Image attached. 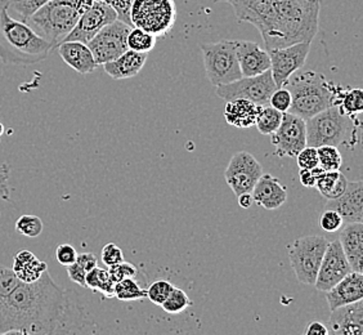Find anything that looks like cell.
<instances>
[{
  "label": "cell",
  "mask_w": 363,
  "mask_h": 335,
  "mask_svg": "<svg viewBox=\"0 0 363 335\" xmlns=\"http://www.w3.org/2000/svg\"><path fill=\"white\" fill-rule=\"evenodd\" d=\"M69 295L48 271L34 282H20L0 307V334L72 333Z\"/></svg>",
  "instance_id": "1"
},
{
  "label": "cell",
  "mask_w": 363,
  "mask_h": 335,
  "mask_svg": "<svg viewBox=\"0 0 363 335\" xmlns=\"http://www.w3.org/2000/svg\"><path fill=\"white\" fill-rule=\"evenodd\" d=\"M52 45L23 21L8 12V1H0V61L12 66H31L47 60Z\"/></svg>",
  "instance_id": "2"
},
{
  "label": "cell",
  "mask_w": 363,
  "mask_h": 335,
  "mask_svg": "<svg viewBox=\"0 0 363 335\" xmlns=\"http://www.w3.org/2000/svg\"><path fill=\"white\" fill-rule=\"evenodd\" d=\"M284 87L291 93L289 112L304 120L311 119L330 106L339 105L342 92L315 71L293 74Z\"/></svg>",
  "instance_id": "3"
},
{
  "label": "cell",
  "mask_w": 363,
  "mask_h": 335,
  "mask_svg": "<svg viewBox=\"0 0 363 335\" xmlns=\"http://www.w3.org/2000/svg\"><path fill=\"white\" fill-rule=\"evenodd\" d=\"M82 14L77 0H49L26 23L55 49L65 42Z\"/></svg>",
  "instance_id": "4"
},
{
  "label": "cell",
  "mask_w": 363,
  "mask_h": 335,
  "mask_svg": "<svg viewBox=\"0 0 363 335\" xmlns=\"http://www.w3.org/2000/svg\"><path fill=\"white\" fill-rule=\"evenodd\" d=\"M174 0H133L130 6V22L156 38L165 36L177 21Z\"/></svg>",
  "instance_id": "5"
},
{
  "label": "cell",
  "mask_w": 363,
  "mask_h": 335,
  "mask_svg": "<svg viewBox=\"0 0 363 335\" xmlns=\"http://www.w3.org/2000/svg\"><path fill=\"white\" fill-rule=\"evenodd\" d=\"M201 52L206 77L214 87L230 84L242 77L236 55V40L203 44Z\"/></svg>",
  "instance_id": "6"
},
{
  "label": "cell",
  "mask_w": 363,
  "mask_h": 335,
  "mask_svg": "<svg viewBox=\"0 0 363 335\" xmlns=\"http://www.w3.org/2000/svg\"><path fill=\"white\" fill-rule=\"evenodd\" d=\"M328 240L321 235H308L296 238L289 246V259L296 279L301 284L315 285Z\"/></svg>",
  "instance_id": "7"
},
{
  "label": "cell",
  "mask_w": 363,
  "mask_h": 335,
  "mask_svg": "<svg viewBox=\"0 0 363 335\" xmlns=\"http://www.w3.org/2000/svg\"><path fill=\"white\" fill-rule=\"evenodd\" d=\"M350 116H347L337 105L306 120L307 146H340L348 132Z\"/></svg>",
  "instance_id": "8"
},
{
  "label": "cell",
  "mask_w": 363,
  "mask_h": 335,
  "mask_svg": "<svg viewBox=\"0 0 363 335\" xmlns=\"http://www.w3.org/2000/svg\"><path fill=\"white\" fill-rule=\"evenodd\" d=\"M276 88L277 87L269 69L255 77H242L236 82L218 85L217 94L224 101L244 98L257 105L264 106L269 104V98Z\"/></svg>",
  "instance_id": "9"
},
{
  "label": "cell",
  "mask_w": 363,
  "mask_h": 335,
  "mask_svg": "<svg viewBox=\"0 0 363 335\" xmlns=\"http://www.w3.org/2000/svg\"><path fill=\"white\" fill-rule=\"evenodd\" d=\"M132 28L133 26L125 22L115 20L98 31L91 42L86 44L98 66L116 60L128 50L126 39Z\"/></svg>",
  "instance_id": "10"
},
{
  "label": "cell",
  "mask_w": 363,
  "mask_h": 335,
  "mask_svg": "<svg viewBox=\"0 0 363 335\" xmlns=\"http://www.w3.org/2000/svg\"><path fill=\"white\" fill-rule=\"evenodd\" d=\"M272 145L276 147V156L295 158L307 146L306 120L291 112H285L282 115L281 126L272 134Z\"/></svg>",
  "instance_id": "11"
},
{
  "label": "cell",
  "mask_w": 363,
  "mask_h": 335,
  "mask_svg": "<svg viewBox=\"0 0 363 335\" xmlns=\"http://www.w3.org/2000/svg\"><path fill=\"white\" fill-rule=\"evenodd\" d=\"M262 175V164L250 153L240 151L232 156L224 177L233 194L238 196L244 192H252Z\"/></svg>",
  "instance_id": "12"
},
{
  "label": "cell",
  "mask_w": 363,
  "mask_h": 335,
  "mask_svg": "<svg viewBox=\"0 0 363 335\" xmlns=\"http://www.w3.org/2000/svg\"><path fill=\"white\" fill-rule=\"evenodd\" d=\"M312 43H296L285 48L269 49L271 72L277 88L284 87L290 77L306 65Z\"/></svg>",
  "instance_id": "13"
},
{
  "label": "cell",
  "mask_w": 363,
  "mask_h": 335,
  "mask_svg": "<svg viewBox=\"0 0 363 335\" xmlns=\"http://www.w3.org/2000/svg\"><path fill=\"white\" fill-rule=\"evenodd\" d=\"M115 20H118L116 11L106 1L97 0L79 17L75 28L71 30L65 42L75 40L88 44L99 30H102L106 25L111 23Z\"/></svg>",
  "instance_id": "14"
},
{
  "label": "cell",
  "mask_w": 363,
  "mask_h": 335,
  "mask_svg": "<svg viewBox=\"0 0 363 335\" xmlns=\"http://www.w3.org/2000/svg\"><path fill=\"white\" fill-rule=\"evenodd\" d=\"M352 273L350 262L345 257L339 243V238L334 241H328V248L323 254L320 270L315 278V287L320 292H328L331 287Z\"/></svg>",
  "instance_id": "15"
},
{
  "label": "cell",
  "mask_w": 363,
  "mask_h": 335,
  "mask_svg": "<svg viewBox=\"0 0 363 335\" xmlns=\"http://www.w3.org/2000/svg\"><path fill=\"white\" fill-rule=\"evenodd\" d=\"M323 208L336 210L347 224L363 222V182L348 181L342 195L334 200H328Z\"/></svg>",
  "instance_id": "16"
},
{
  "label": "cell",
  "mask_w": 363,
  "mask_h": 335,
  "mask_svg": "<svg viewBox=\"0 0 363 335\" xmlns=\"http://www.w3.org/2000/svg\"><path fill=\"white\" fill-rule=\"evenodd\" d=\"M326 326L328 334L363 335V300L333 309Z\"/></svg>",
  "instance_id": "17"
},
{
  "label": "cell",
  "mask_w": 363,
  "mask_h": 335,
  "mask_svg": "<svg viewBox=\"0 0 363 335\" xmlns=\"http://www.w3.org/2000/svg\"><path fill=\"white\" fill-rule=\"evenodd\" d=\"M236 55L242 77H255L271 69L268 50L258 43L250 40H236Z\"/></svg>",
  "instance_id": "18"
},
{
  "label": "cell",
  "mask_w": 363,
  "mask_h": 335,
  "mask_svg": "<svg viewBox=\"0 0 363 335\" xmlns=\"http://www.w3.org/2000/svg\"><path fill=\"white\" fill-rule=\"evenodd\" d=\"M325 293L330 311L363 300L362 273L352 271Z\"/></svg>",
  "instance_id": "19"
},
{
  "label": "cell",
  "mask_w": 363,
  "mask_h": 335,
  "mask_svg": "<svg viewBox=\"0 0 363 335\" xmlns=\"http://www.w3.org/2000/svg\"><path fill=\"white\" fill-rule=\"evenodd\" d=\"M254 203L267 210H276L286 203L287 190L279 178L262 175L252 191Z\"/></svg>",
  "instance_id": "20"
},
{
  "label": "cell",
  "mask_w": 363,
  "mask_h": 335,
  "mask_svg": "<svg viewBox=\"0 0 363 335\" xmlns=\"http://www.w3.org/2000/svg\"><path fill=\"white\" fill-rule=\"evenodd\" d=\"M285 0H214V3H230L240 22H249L257 28L274 8Z\"/></svg>",
  "instance_id": "21"
},
{
  "label": "cell",
  "mask_w": 363,
  "mask_h": 335,
  "mask_svg": "<svg viewBox=\"0 0 363 335\" xmlns=\"http://www.w3.org/2000/svg\"><path fill=\"white\" fill-rule=\"evenodd\" d=\"M58 53L72 70L82 75L91 74L98 67L91 49L84 43L75 40L61 43L58 45Z\"/></svg>",
  "instance_id": "22"
},
{
  "label": "cell",
  "mask_w": 363,
  "mask_h": 335,
  "mask_svg": "<svg viewBox=\"0 0 363 335\" xmlns=\"http://www.w3.org/2000/svg\"><path fill=\"white\" fill-rule=\"evenodd\" d=\"M342 251L350 262L352 271H363V222L347 224L339 236Z\"/></svg>",
  "instance_id": "23"
},
{
  "label": "cell",
  "mask_w": 363,
  "mask_h": 335,
  "mask_svg": "<svg viewBox=\"0 0 363 335\" xmlns=\"http://www.w3.org/2000/svg\"><path fill=\"white\" fill-rule=\"evenodd\" d=\"M147 57H148V53H142V52H135L132 49H128L116 60L105 63L102 66L105 69L106 74H108L115 80L130 79V77H137L140 74L146 63Z\"/></svg>",
  "instance_id": "24"
},
{
  "label": "cell",
  "mask_w": 363,
  "mask_h": 335,
  "mask_svg": "<svg viewBox=\"0 0 363 335\" xmlns=\"http://www.w3.org/2000/svg\"><path fill=\"white\" fill-rule=\"evenodd\" d=\"M262 106L254 104L244 98L227 101L224 118L225 121L238 129H249L255 126Z\"/></svg>",
  "instance_id": "25"
},
{
  "label": "cell",
  "mask_w": 363,
  "mask_h": 335,
  "mask_svg": "<svg viewBox=\"0 0 363 335\" xmlns=\"http://www.w3.org/2000/svg\"><path fill=\"white\" fill-rule=\"evenodd\" d=\"M12 271L21 282L30 284L40 279L43 273L48 271V265L47 262L36 258L33 251L23 249L17 251V254L14 256Z\"/></svg>",
  "instance_id": "26"
},
{
  "label": "cell",
  "mask_w": 363,
  "mask_h": 335,
  "mask_svg": "<svg viewBox=\"0 0 363 335\" xmlns=\"http://www.w3.org/2000/svg\"><path fill=\"white\" fill-rule=\"evenodd\" d=\"M347 186L348 180L340 170L323 172L315 183V187L326 200H334L339 197L345 191Z\"/></svg>",
  "instance_id": "27"
},
{
  "label": "cell",
  "mask_w": 363,
  "mask_h": 335,
  "mask_svg": "<svg viewBox=\"0 0 363 335\" xmlns=\"http://www.w3.org/2000/svg\"><path fill=\"white\" fill-rule=\"evenodd\" d=\"M86 287L91 289L93 292L104 294L107 298L113 297V289L115 282L110 276L108 270H104L99 267H94L89 273H86Z\"/></svg>",
  "instance_id": "28"
},
{
  "label": "cell",
  "mask_w": 363,
  "mask_h": 335,
  "mask_svg": "<svg viewBox=\"0 0 363 335\" xmlns=\"http://www.w3.org/2000/svg\"><path fill=\"white\" fill-rule=\"evenodd\" d=\"M282 115V112L277 111L271 105L262 106L255 121V126L258 128L259 133L263 136H272L281 126Z\"/></svg>",
  "instance_id": "29"
},
{
  "label": "cell",
  "mask_w": 363,
  "mask_h": 335,
  "mask_svg": "<svg viewBox=\"0 0 363 335\" xmlns=\"http://www.w3.org/2000/svg\"><path fill=\"white\" fill-rule=\"evenodd\" d=\"M339 107L347 116L354 118L363 111V92L361 88L342 91L339 99Z\"/></svg>",
  "instance_id": "30"
},
{
  "label": "cell",
  "mask_w": 363,
  "mask_h": 335,
  "mask_svg": "<svg viewBox=\"0 0 363 335\" xmlns=\"http://www.w3.org/2000/svg\"><path fill=\"white\" fill-rule=\"evenodd\" d=\"M113 297L124 302L140 300L147 298V290L142 289L134 278H128L115 284Z\"/></svg>",
  "instance_id": "31"
},
{
  "label": "cell",
  "mask_w": 363,
  "mask_h": 335,
  "mask_svg": "<svg viewBox=\"0 0 363 335\" xmlns=\"http://www.w3.org/2000/svg\"><path fill=\"white\" fill-rule=\"evenodd\" d=\"M156 42H157L156 36L140 28H132L128 35V39H126L128 49H132L135 52H142V53L151 52L155 48Z\"/></svg>",
  "instance_id": "32"
},
{
  "label": "cell",
  "mask_w": 363,
  "mask_h": 335,
  "mask_svg": "<svg viewBox=\"0 0 363 335\" xmlns=\"http://www.w3.org/2000/svg\"><path fill=\"white\" fill-rule=\"evenodd\" d=\"M191 306L192 300H189V294L179 287H174L160 307H162L167 314H179Z\"/></svg>",
  "instance_id": "33"
},
{
  "label": "cell",
  "mask_w": 363,
  "mask_h": 335,
  "mask_svg": "<svg viewBox=\"0 0 363 335\" xmlns=\"http://www.w3.org/2000/svg\"><path fill=\"white\" fill-rule=\"evenodd\" d=\"M318 153V167L325 172L330 170H340L342 165V156L335 146L317 147Z\"/></svg>",
  "instance_id": "34"
},
{
  "label": "cell",
  "mask_w": 363,
  "mask_h": 335,
  "mask_svg": "<svg viewBox=\"0 0 363 335\" xmlns=\"http://www.w3.org/2000/svg\"><path fill=\"white\" fill-rule=\"evenodd\" d=\"M43 229H44L43 221L38 216L25 214V216H20L16 222V231L28 238L40 236Z\"/></svg>",
  "instance_id": "35"
},
{
  "label": "cell",
  "mask_w": 363,
  "mask_h": 335,
  "mask_svg": "<svg viewBox=\"0 0 363 335\" xmlns=\"http://www.w3.org/2000/svg\"><path fill=\"white\" fill-rule=\"evenodd\" d=\"M48 1L49 0H8V8H12L16 13L20 14L21 21L28 22V18Z\"/></svg>",
  "instance_id": "36"
},
{
  "label": "cell",
  "mask_w": 363,
  "mask_h": 335,
  "mask_svg": "<svg viewBox=\"0 0 363 335\" xmlns=\"http://www.w3.org/2000/svg\"><path fill=\"white\" fill-rule=\"evenodd\" d=\"M173 289L174 285L168 280H157L147 289V298L156 306H161Z\"/></svg>",
  "instance_id": "37"
},
{
  "label": "cell",
  "mask_w": 363,
  "mask_h": 335,
  "mask_svg": "<svg viewBox=\"0 0 363 335\" xmlns=\"http://www.w3.org/2000/svg\"><path fill=\"white\" fill-rule=\"evenodd\" d=\"M21 281L16 278L12 268L0 263V307Z\"/></svg>",
  "instance_id": "38"
},
{
  "label": "cell",
  "mask_w": 363,
  "mask_h": 335,
  "mask_svg": "<svg viewBox=\"0 0 363 335\" xmlns=\"http://www.w3.org/2000/svg\"><path fill=\"white\" fill-rule=\"evenodd\" d=\"M320 227L326 232H336L340 230L344 224L342 216L334 209H325L320 214Z\"/></svg>",
  "instance_id": "39"
},
{
  "label": "cell",
  "mask_w": 363,
  "mask_h": 335,
  "mask_svg": "<svg viewBox=\"0 0 363 335\" xmlns=\"http://www.w3.org/2000/svg\"><path fill=\"white\" fill-rule=\"evenodd\" d=\"M268 105L272 106L273 109H276L277 111L285 114L289 111L291 106V93L286 87L276 88V91L273 92L272 96L269 98Z\"/></svg>",
  "instance_id": "40"
},
{
  "label": "cell",
  "mask_w": 363,
  "mask_h": 335,
  "mask_svg": "<svg viewBox=\"0 0 363 335\" xmlns=\"http://www.w3.org/2000/svg\"><path fill=\"white\" fill-rule=\"evenodd\" d=\"M108 273H110V276L113 280V282L116 284L121 280L128 279V278H135L137 273H138V270L133 263L123 260L121 263L108 267Z\"/></svg>",
  "instance_id": "41"
},
{
  "label": "cell",
  "mask_w": 363,
  "mask_h": 335,
  "mask_svg": "<svg viewBox=\"0 0 363 335\" xmlns=\"http://www.w3.org/2000/svg\"><path fill=\"white\" fill-rule=\"evenodd\" d=\"M295 158L299 169H313L318 167L317 147L306 146Z\"/></svg>",
  "instance_id": "42"
},
{
  "label": "cell",
  "mask_w": 363,
  "mask_h": 335,
  "mask_svg": "<svg viewBox=\"0 0 363 335\" xmlns=\"http://www.w3.org/2000/svg\"><path fill=\"white\" fill-rule=\"evenodd\" d=\"M101 258L107 267L118 265V263H121L123 260H125L123 251L115 243H108L102 248Z\"/></svg>",
  "instance_id": "43"
},
{
  "label": "cell",
  "mask_w": 363,
  "mask_h": 335,
  "mask_svg": "<svg viewBox=\"0 0 363 335\" xmlns=\"http://www.w3.org/2000/svg\"><path fill=\"white\" fill-rule=\"evenodd\" d=\"M106 1L107 4H110L118 13V20L120 21L125 22L128 25L132 26V22H130V6L133 3V0H102Z\"/></svg>",
  "instance_id": "44"
},
{
  "label": "cell",
  "mask_w": 363,
  "mask_h": 335,
  "mask_svg": "<svg viewBox=\"0 0 363 335\" xmlns=\"http://www.w3.org/2000/svg\"><path fill=\"white\" fill-rule=\"evenodd\" d=\"M77 251L72 245L62 244L57 248L56 258L58 263L62 265H70L71 263L77 262Z\"/></svg>",
  "instance_id": "45"
},
{
  "label": "cell",
  "mask_w": 363,
  "mask_h": 335,
  "mask_svg": "<svg viewBox=\"0 0 363 335\" xmlns=\"http://www.w3.org/2000/svg\"><path fill=\"white\" fill-rule=\"evenodd\" d=\"M323 172L325 170L321 167H315L313 169H301L299 178H301V185L306 187H315V183Z\"/></svg>",
  "instance_id": "46"
},
{
  "label": "cell",
  "mask_w": 363,
  "mask_h": 335,
  "mask_svg": "<svg viewBox=\"0 0 363 335\" xmlns=\"http://www.w3.org/2000/svg\"><path fill=\"white\" fill-rule=\"evenodd\" d=\"M67 275L72 282H75L82 287H86V282H85L86 271L79 263L74 262L70 265H67Z\"/></svg>",
  "instance_id": "47"
},
{
  "label": "cell",
  "mask_w": 363,
  "mask_h": 335,
  "mask_svg": "<svg viewBox=\"0 0 363 335\" xmlns=\"http://www.w3.org/2000/svg\"><path fill=\"white\" fill-rule=\"evenodd\" d=\"M77 263L82 265L86 273H89L94 267H97L98 258L93 253H83L77 254Z\"/></svg>",
  "instance_id": "48"
},
{
  "label": "cell",
  "mask_w": 363,
  "mask_h": 335,
  "mask_svg": "<svg viewBox=\"0 0 363 335\" xmlns=\"http://www.w3.org/2000/svg\"><path fill=\"white\" fill-rule=\"evenodd\" d=\"M306 335H328V329L322 322H309L307 329H306Z\"/></svg>",
  "instance_id": "49"
},
{
  "label": "cell",
  "mask_w": 363,
  "mask_h": 335,
  "mask_svg": "<svg viewBox=\"0 0 363 335\" xmlns=\"http://www.w3.org/2000/svg\"><path fill=\"white\" fill-rule=\"evenodd\" d=\"M238 205L244 209H249L252 208L254 204V197H252V192H244L241 195L238 196Z\"/></svg>",
  "instance_id": "50"
},
{
  "label": "cell",
  "mask_w": 363,
  "mask_h": 335,
  "mask_svg": "<svg viewBox=\"0 0 363 335\" xmlns=\"http://www.w3.org/2000/svg\"><path fill=\"white\" fill-rule=\"evenodd\" d=\"M3 133H4V126L0 123V137L3 136Z\"/></svg>",
  "instance_id": "51"
}]
</instances>
